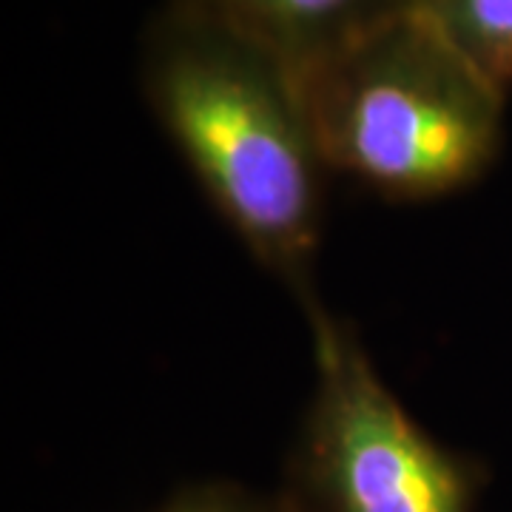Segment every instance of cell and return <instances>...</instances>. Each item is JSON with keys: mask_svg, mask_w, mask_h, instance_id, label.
Segmentation results:
<instances>
[{"mask_svg": "<svg viewBox=\"0 0 512 512\" xmlns=\"http://www.w3.org/2000/svg\"><path fill=\"white\" fill-rule=\"evenodd\" d=\"M328 171L384 200L476 185L504 143L507 94L421 9L296 74Z\"/></svg>", "mask_w": 512, "mask_h": 512, "instance_id": "obj_2", "label": "cell"}, {"mask_svg": "<svg viewBox=\"0 0 512 512\" xmlns=\"http://www.w3.org/2000/svg\"><path fill=\"white\" fill-rule=\"evenodd\" d=\"M316 387L288 493L302 512H473L484 476L384 384L348 322L311 319Z\"/></svg>", "mask_w": 512, "mask_h": 512, "instance_id": "obj_3", "label": "cell"}, {"mask_svg": "<svg viewBox=\"0 0 512 512\" xmlns=\"http://www.w3.org/2000/svg\"><path fill=\"white\" fill-rule=\"evenodd\" d=\"M154 512H299V507L288 490L262 495L228 481H208L183 487Z\"/></svg>", "mask_w": 512, "mask_h": 512, "instance_id": "obj_6", "label": "cell"}, {"mask_svg": "<svg viewBox=\"0 0 512 512\" xmlns=\"http://www.w3.org/2000/svg\"><path fill=\"white\" fill-rule=\"evenodd\" d=\"M296 507H299V504H296ZM299 512H302V510H299Z\"/></svg>", "mask_w": 512, "mask_h": 512, "instance_id": "obj_7", "label": "cell"}, {"mask_svg": "<svg viewBox=\"0 0 512 512\" xmlns=\"http://www.w3.org/2000/svg\"><path fill=\"white\" fill-rule=\"evenodd\" d=\"M251 37L293 74L348 49L390 20L421 9V0H191Z\"/></svg>", "mask_w": 512, "mask_h": 512, "instance_id": "obj_4", "label": "cell"}, {"mask_svg": "<svg viewBox=\"0 0 512 512\" xmlns=\"http://www.w3.org/2000/svg\"><path fill=\"white\" fill-rule=\"evenodd\" d=\"M143 94L202 194L256 262L302 302L313 288L328 165L296 74L191 0H165L143 43Z\"/></svg>", "mask_w": 512, "mask_h": 512, "instance_id": "obj_1", "label": "cell"}, {"mask_svg": "<svg viewBox=\"0 0 512 512\" xmlns=\"http://www.w3.org/2000/svg\"><path fill=\"white\" fill-rule=\"evenodd\" d=\"M421 12L490 83L512 92V0H421Z\"/></svg>", "mask_w": 512, "mask_h": 512, "instance_id": "obj_5", "label": "cell"}]
</instances>
